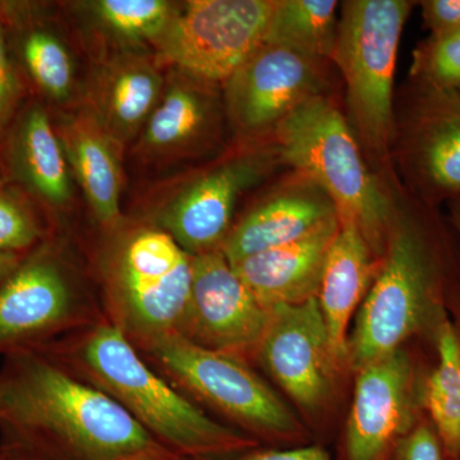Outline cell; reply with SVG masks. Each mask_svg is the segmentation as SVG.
Here are the masks:
<instances>
[{"mask_svg": "<svg viewBox=\"0 0 460 460\" xmlns=\"http://www.w3.org/2000/svg\"><path fill=\"white\" fill-rule=\"evenodd\" d=\"M454 251L435 206L416 198L399 202L380 269L348 338V367L358 371L411 338L434 341L452 320L458 288Z\"/></svg>", "mask_w": 460, "mask_h": 460, "instance_id": "1", "label": "cell"}, {"mask_svg": "<svg viewBox=\"0 0 460 460\" xmlns=\"http://www.w3.org/2000/svg\"><path fill=\"white\" fill-rule=\"evenodd\" d=\"M0 426L18 440L49 441L87 460H119L157 445L111 395L33 347L8 353L0 371Z\"/></svg>", "mask_w": 460, "mask_h": 460, "instance_id": "2", "label": "cell"}, {"mask_svg": "<svg viewBox=\"0 0 460 460\" xmlns=\"http://www.w3.org/2000/svg\"><path fill=\"white\" fill-rule=\"evenodd\" d=\"M278 154L332 199L339 222L358 228L380 259L399 202L368 168L341 109L328 96L307 100L275 128Z\"/></svg>", "mask_w": 460, "mask_h": 460, "instance_id": "3", "label": "cell"}, {"mask_svg": "<svg viewBox=\"0 0 460 460\" xmlns=\"http://www.w3.org/2000/svg\"><path fill=\"white\" fill-rule=\"evenodd\" d=\"M81 361L102 392L115 399L151 436L193 456L244 452L256 441L206 416L142 361L117 325L98 326Z\"/></svg>", "mask_w": 460, "mask_h": 460, "instance_id": "4", "label": "cell"}, {"mask_svg": "<svg viewBox=\"0 0 460 460\" xmlns=\"http://www.w3.org/2000/svg\"><path fill=\"white\" fill-rule=\"evenodd\" d=\"M411 8L405 0L344 2L330 58L347 86L348 123L362 150L380 160L395 137L396 56Z\"/></svg>", "mask_w": 460, "mask_h": 460, "instance_id": "5", "label": "cell"}, {"mask_svg": "<svg viewBox=\"0 0 460 460\" xmlns=\"http://www.w3.org/2000/svg\"><path fill=\"white\" fill-rule=\"evenodd\" d=\"M145 344L178 383L239 425L280 443L305 440V426L295 411L241 357L210 349L181 332Z\"/></svg>", "mask_w": 460, "mask_h": 460, "instance_id": "6", "label": "cell"}, {"mask_svg": "<svg viewBox=\"0 0 460 460\" xmlns=\"http://www.w3.org/2000/svg\"><path fill=\"white\" fill-rule=\"evenodd\" d=\"M192 289V256L165 230H140L109 269V292L124 332L144 343L181 332Z\"/></svg>", "mask_w": 460, "mask_h": 460, "instance_id": "7", "label": "cell"}, {"mask_svg": "<svg viewBox=\"0 0 460 460\" xmlns=\"http://www.w3.org/2000/svg\"><path fill=\"white\" fill-rule=\"evenodd\" d=\"M275 2L190 0L154 41L160 57L202 83H226L265 40Z\"/></svg>", "mask_w": 460, "mask_h": 460, "instance_id": "8", "label": "cell"}, {"mask_svg": "<svg viewBox=\"0 0 460 460\" xmlns=\"http://www.w3.org/2000/svg\"><path fill=\"white\" fill-rule=\"evenodd\" d=\"M357 372L344 438L345 460H386L425 416L423 381L404 348Z\"/></svg>", "mask_w": 460, "mask_h": 460, "instance_id": "9", "label": "cell"}, {"mask_svg": "<svg viewBox=\"0 0 460 460\" xmlns=\"http://www.w3.org/2000/svg\"><path fill=\"white\" fill-rule=\"evenodd\" d=\"M411 81L398 153L413 198L436 206L460 196V93Z\"/></svg>", "mask_w": 460, "mask_h": 460, "instance_id": "10", "label": "cell"}, {"mask_svg": "<svg viewBox=\"0 0 460 460\" xmlns=\"http://www.w3.org/2000/svg\"><path fill=\"white\" fill-rule=\"evenodd\" d=\"M257 347L260 363L275 383L307 413L329 404L339 371L317 298L278 305Z\"/></svg>", "mask_w": 460, "mask_h": 460, "instance_id": "11", "label": "cell"}, {"mask_svg": "<svg viewBox=\"0 0 460 460\" xmlns=\"http://www.w3.org/2000/svg\"><path fill=\"white\" fill-rule=\"evenodd\" d=\"M226 84L230 119L239 131L255 135L277 128L296 108L321 95L325 81L321 60L262 42Z\"/></svg>", "mask_w": 460, "mask_h": 460, "instance_id": "12", "label": "cell"}, {"mask_svg": "<svg viewBox=\"0 0 460 460\" xmlns=\"http://www.w3.org/2000/svg\"><path fill=\"white\" fill-rule=\"evenodd\" d=\"M270 316L220 248L192 256V289L181 334L210 349L241 357L256 353Z\"/></svg>", "mask_w": 460, "mask_h": 460, "instance_id": "13", "label": "cell"}, {"mask_svg": "<svg viewBox=\"0 0 460 460\" xmlns=\"http://www.w3.org/2000/svg\"><path fill=\"white\" fill-rule=\"evenodd\" d=\"M75 295L65 269L39 253L0 281V352L31 348L72 319Z\"/></svg>", "mask_w": 460, "mask_h": 460, "instance_id": "14", "label": "cell"}, {"mask_svg": "<svg viewBox=\"0 0 460 460\" xmlns=\"http://www.w3.org/2000/svg\"><path fill=\"white\" fill-rule=\"evenodd\" d=\"M269 156H247L217 166L181 190L162 217L190 256L222 247L241 193L261 180Z\"/></svg>", "mask_w": 460, "mask_h": 460, "instance_id": "15", "label": "cell"}, {"mask_svg": "<svg viewBox=\"0 0 460 460\" xmlns=\"http://www.w3.org/2000/svg\"><path fill=\"white\" fill-rule=\"evenodd\" d=\"M339 229V217L283 246L233 263L232 268L266 310L317 298L326 255Z\"/></svg>", "mask_w": 460, "mask_h": 460, "instance_id": "16", "label": "cell"}, {"mask_svg": "<svg viewBox=\"0 0 460 460\" xmlns=\"http://www.w3.org/2000/svg\"><path fill=\"white\" fill-rule=\"evenodd\" d=\"M381 260L353 223L339 222L317 296L339 370L348 367V326L370 290Z\"/></svg>", "mask_w": 460, "mask_h": 460, "instance_id": "17", "label": "cell"}, {"mask_svg": "<svg viewBox=\"0 0 460 460\" xmlns=\"http://www.w3.org/2000/svg\"><path fill=\"white\" fill-rule=\"evenodd\" d=\"M337 217V208L328 195L305 180L253 208L228 233L220 250L233 265L298 241Z\"/></svg>", "mask_w": 460, "mask_h": 460, "instance_id": "18", "label": "cell"}, {"mask_svg": "<svg viewBox=\"0 0 460 460\" xmlns=\"http://www.w3.org/2000/svg\"><path fill=\"white\" fill-rule=\"evenodd\" d=\"M163 77L148 60L126 56L100 69L90 93L93 120L111 141L135 137L163 95Z\"/></svg>", "mask_w": 460, "mask_h": 460, "instance_id": "19", "label": "cell"}, {"mask_svg": "<svg viewBox=\"0 0 460 460\" xmlns=\"http://www.w3.org/2000/svg\"><path fill=\"white\" fill-rule=\"evenodd\" d=\"M12 168L20 181L51 205L72 199L68 162L49 115L39 105L21 118L11 145Z\"/></svg>", "mask_w": 460, "mask_h": 460, "instance_id": "20", "label": "cell"}, {"mask_svg": "<svg viewBox=\"0 0 460 460\" xmlns=\"http://www.w3.org/2000/svg\"><path fill=\"white\" fill-rule=\"evenodd\" d=\"M59 138L93 214L107 226L118 222L120 172L111 138L91 118L69 120Z\"/></svg>", "mask_w": 460, "mask_h": 460, "instance_id": "21", "label": "cell"}, {"mask_svg": "<svg viewBox=\"0 0 460 460\" xmlns=\"http://www.w3.org/2000/svg\"><path fill=\"white\" fill-rule=\"evenodd\" d=\"M214 120L213 96L192 83L178 81L166 89L148 118L140 146L151 155L183 150L204 138Z\"/></svg>", "mask_w": 460, "mask_h": 460, "instance_id": "22", "label": "cell"}, {"mask_svg": "<svg viewBox=\"0 0 460 460\" xmlns=\"http://www.w3.org/2000/svg\"><path fill=\"white\" fill-rule=\"evenodd\" d=\"M436 363L423 381V411L443 443L447 460L460 456V330L447 320L436 332Z\"/></svg>", "mask_w": 460, "mask_h": 460, "instance_id": "23", "label": "cell"}, {"mask_svg": "<svg viewBox=\"0 0 460 460\" xmlns=\"http://www.w3.org/2000/svg\"><path fill=\"white\" fill-rule=\"evenodd\" d=\"M335 0H278L265 40L323 62L332 58L337 39Z\"/></svg>", "mask_w": 460, "mask_h": 460, "instance_id": "24", "label": "cell"}, {"mask_svg": "<svg viewBox=\"0 0 460 460\" xmlns=\"http://www.w3.org/2000/svg\"><path fill=\"white\" fill-rule=\"evenodd\" d=\"M83 5L102 31L127 45L154 44L175 8L165 0H95Z\"/></svg>", "mask_w": 460, "mask_h": 460, "instance_id": "25", "label": "cell"}, {"mask_svg": "<svg viewBox=\"0 0 460 460\" xmlns=\"http://www.w3.org/2000/svg\"><path fill=\"white\" fill-rule=\"evenodd\" d=\"M22 56L29 74L48 96L62 102L71 95L75 84L74 60L58 36L45 30L27 33Z\"/></svg>", "mask_w": 460, "mask_h": 460, "instance_id": "26", "label": "cell"}, {"mask_svg": "<svg viewBox=\"0 0 460 460\" xmlns=\"http://www.w3.org/2000/svg\"><path fill=\"white\" fill-rule=\"evenodd\" d=\"M413 80L460 93V30L429 35L414 50Z\"/></svg>", "mask_w": 460, "mask_h": 460, "instance_id": "27", "label": "cell"}, {"mask_svg": "<svg viewBox=\"0 0 460 460\" xmlns=\"http://www.w3.org/2000/svg\"><path fill=\"white\" fill-rule=\"evenodd\" d=\"M39 228L20 202L0 193V253H18L32 246Z\"/></svg>", "mask_w": 460, "mask_h": 460, "instance_id": "28", "label": "cell"}, {"mask_svg": "<svg viewBox=\"0 0 460 460\" xmlns=\"http://www.w3.org/2000/svg\"><path fill=\"white\" fill-rule=\"evenodd\" d=\"M393 460H447L443 443L429 417L420 422L398 441L392 454Z\"/></svg>", "mask_w": 460, "mask_h": 460, "instance_id": "29", "label": "cell"}, {"mask_svg": "<svg viewBox=\"0 0 460 460\" xmlns=\"http://www.w3.org/2000/svg\"><path fill=\"white\" fill-rule=\"evenodd\" d=\"M20 95L16 71L9 59L4 32L0 22V131L8 122Z\"/></svg>", "mask_w": 460, "mask_h": 460, "instance_id": "30", "label": "cell"}, {"mask_svg": "<svg viewBox=\"0 0 460 460\" xmlns=\"http://www.w3.org/2000/svg\"><path fill=\"white\" fill-rule=\"evenodd\" d=\"M420 5L431 35L460 30V0H425Z\"/></svg>", "mask_w": 460, "mask_h": 460, "instance_id": "31", "label": "cell"}, {"mask_svg": "<svg viewBox=\"0 0 460 460\" xmlns=\"http://www.w3.org/2000/svg\"><path fill=\"white\" fill-rule=\"evenodd\" d=\"M230 460H332V458L325 449L314 445V447H292V449L247 453L239 458Z\"/></svg>", "mask_w": 460, "mask_h": 460, "instance_id": "32", "label": "cell"}, {"mask_svg": "<svg viewBox=\"0 0 460 460\" xmlns=\"http://www.w3.org/2000/svg\"><path fill=\"white\" fill-rule=\"evenodd\" d=\"M119 460H175L172 456H169L165 450H163L159 445L147 447V449L141 450V452L133 453L131 456H124Z\"/></svg>", "mask_w": 460, "mask_h": 460, "instance_id": "33", "label": "cell"}, {"mask_svg": "<svg viewBox=\"0 0 460 460\" xmlns=\"http://www.w3.org/2000/svg\"><path fill=\"white\" fill-rule=\"evenodd\" d=\"M20 265L18 253H0V281L5 279Z\"/></svg>", "mask_w": 460, "mask_h": 460, "instance_id": "34", "label": "cell"}, {"mask_svg": "<svg viewBox=\"0 0 460 460\" xmlns=\"http://www.w3.org/2000/svg\"><path fill=\"white\" fill-rule=\"evenodd\" d=\"M450 219L454 230L460 239V196L449 201Z\"/></svg>", "mask_w": 460, "mask_h": 460, "instance_id": "35", "label": "cell"}, {"mask_svg": "<svg viewBox=\"0 0 460 460\" xmlns=\"http://www.w3.org/2000/svg\"><path fill=\"white\" fill-rule=\"evenodd\" d=\"M456 460H460V456H459V458H458V459H456Z\"/></svg>", "mask_w": 460, "mask_h": 460, "instance_id": "36", "label": "cell"}, {"mask_svg": "<svg viewBox=\"0 0 460 460\" xmlns=\"http://www.w3.org/2000/svg\"><path fill=\"white\" fill-rule=\"evenodd\" d=\"M0 460H2V458H0Z\"/></svg>", "mask_w": 460, "mask_h": 460, "instance_id": "37", "label": "cell"}]
</instances>
